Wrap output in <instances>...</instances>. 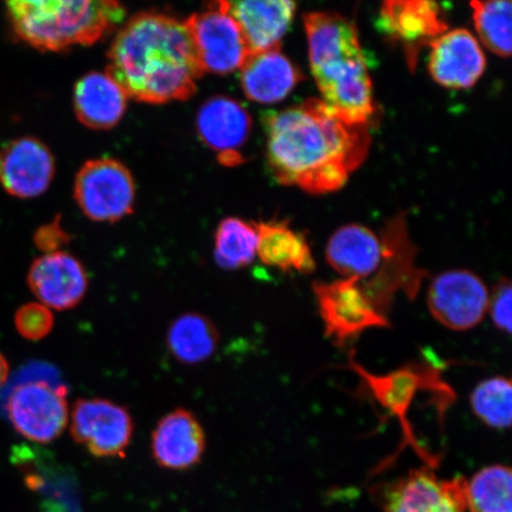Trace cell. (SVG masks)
Masks as SVG:
<instances>
[{"label": "cell", "instance_id": "obj_24", "mask_svg": "<svg viewBox=\"0 0 512 512\" xmlns=\"http://www.w3.org/2000/svg\"><path fill=\"white\" fill-rule=\"evenodd\" d=\"M467 512H512V473L509 466L483 467L465 483Z\"/></svg>", "mask_w": 512, "mask_h": 512}, {"label": "cell", "instance_id": "obj_13", "mask_svg": "<svg viewBox=\"0 0 512 512\" xmlns=\"http://www.w3.org/2000/svg\"><path fill=\"white\" fill-rule=\"evenodd\" d=\"M380 27L390 40L405 51L408 66L414 69L422 48L447 31L439 5L427 0H389L383 3Z\"/></svg>", "mask_w": 512, "mask_h": 512}, {"label": "cell", "instance_id": "obj_11", "mask_svg": "<svg viewBox=\"0 0 512 512\" xmlns=\"http://www.w3.org/2000/svg\"><path fill=\"white\" fill-rule=\"evenodd\" d=\"M465 483L440 479L428 467L412 470L382 490V512H467Z\"/></svg>", "mask_w": 512, "mask_h": 512}, {"label": "cell", "instance_id": "obj_25", "mask_svg": "<svg viewBox=\"0 0 512 512\" xmlns=\"http://www.w3.org/2000/svg\"><path fill=\"white\" fill-rule=\"evenodd\" d=\"M214 256L224 270H241L252 264L258 249V233L254 224L227 217L216 229Z\"/></svg>", "mask_w": 512, "mask_h": 512}, {"label": "cell", "instance_id": "obj_16", "mask_svg": "<svg viewBox=\"0 0 512 512\" xmlns=\"http://www.w3.org/2000/svg\"><path fill=\"white\" fill-rule=\"evenodd\" d=\"M206 446V432L188 409L178 408L166 414L152 432V456L164 469H191L201 463Z\"/></svg>", "mask_w": 512, "mask_h": 512}, {"label": "cell", "instance_id": "obj_28", "mask_svg": "<svg viewBox=\"0 0 512 512\" xmlns=\"http://www.w3.org/2000/svg\"><path fill=\"white\" fill-rule=\"evenodd\" d=\"M54 316L47 306L29 303L19 307L15 326L19 335L31 342L42 341L54 328Z\"/></svg>", "mask_w": 512, "mask_h": 512}, {"label": "cell", "instance_id": "obj_21", "mask_svg": "<svg viewBox=\"0 0 512 512\" xmlns=\"http://www.w3.org/2000/svg\"><path fill=\"white\" fill-rule=\"evenodd\" d=\"M128 96L107 73L83 75L74 87V110L92 130H111L124 118Z\"/></svg>", "mask_w": 512, "mask_h": 512}, {"label": "cell", "instance_id": "obj_18", "mask_svg": "<svg viewBox=\"0 0 512 512\" xmlns=\"http://www.w3.org/2000/svg\"><path fill=\"white\" fill-rule=\"evenodd\" d=\"M384 252L382 236L362 224H348L331 236L326 260L342 279L362 281L379 271Z\"/></svg>", "mask_w": 512, "mask_h": 512}, {"label": "cell", "instance_id": "obj_27", "mask_svg": "<svg viewBox=\"0 0 512 512\" xmlns=\"http://www.w3.org/2000/svg\"><path fill=\"white\" fill-rule=\"evenodd\" d=\"M473 21L484 46L501 57L511 55V12L509 0L472 2Z\"/></svg>", "mask_w": 512, "mask_h": 512}, {"label": "cell", "instance_id": "obj_17", "mask_svg": "<svg viewBox=\"0 0 512 512\" xmlns=\"http://www.w3.org/2000/svg\"><path fill=\"white\" fill-rule=\"evenodd\" d=\"M222 5L239 24L249 54L280 48L296 14V3L290 0H242Z\"/></svg>", "mask_w": 512, "mask_h": 512}, {"label": "cell", "instance_id": "obj_22", "mask_svg": "<svg viewBox=\"0 0 512 512\" xmlns=\"http://www.w3.org/2000/svg\"><path fill=\"white\" fill-rule=\"evenodd\" d=\"M254 226L258 233L256 256L266 266L283 272H315L316 261L303 234L296 232L286 222H260L254 223Z\"/></svg>", "mask_w": 512, "mask_h": 512}, {"label": "cell", "instance_id": "obj_1", "mask_svg": "<svg viewBox=\"0 0 512 512\" xmlns=\"http://www.w3.org/2000/svg\"><path fill=\"white\" fill-rule=\"evenodd\" d=\"M266 128L274 177L315 195L344 187L370 149L369 125L347 123L319 99L270 115Z\"/></svg>", "mask_w": 512, "mask_h": 512}, {"label": "cell", "instance_id": "obj_9", "mask_svg": "<svg viewBox=\"0 0 512 512\" xmlns=\"http://www.w3.org/2000/svg\"><path fill=\"white\" fill-rule=\"evenodd\" d=\"M184 23L203 73L227 75L241 69L248 59L249 50L239 24L222 2L210 4Z\"/></svg>", "mask_w": 512, "mask_h": 512}, {"label": "cell", "instance_id": "obj_2", "mask_svg": "<svg viewBox=\"0 0 512 512\" xmlns=\"http://www.w3.org/2000/svg\"><path fill=\"white\" fill-rule=\"evenodd\" d=\"M106 73L128 98L151 105L190 99L204 74L187 25L156 11L140 12L118 31Z\"/></svg>", "mask_w": 512, "mask_h": 512}, {"label": "cell", "instance_id": "obj_30", "mask_svg": "<svg viewBox=\"0 0 512 512\" xmlns=\"http://www.w3.org/2000/svg\"><path fill=\"white\" fill-rule=\"evenodd\" d=\"M70 240L72 236L62 227L60 217L38 228L34 235L35 246L43 254L61 252Z\"/></svg>", "mask_w": 512, "mask_h": 512}, {"label": "cell", "instance_id": "obj_19", "mask_svg": "<svg viewBox=\"0 0 512 512\" xmlns=\"http://www.w3.org/2000/svg\"><path fill=\"white\" fill-rule=\"evenodd\" d=\"M303 74L280 48L249 54L241 68V86L247 98L261 105L283 101Z\"/></svg>", "mask_w": 512, "mask_h": 512}, {"label": "cell", "instance_id": "obj_7", "mask_svg": "<svg viewBox=\"0 0 512 512\" xmlns=\"http://www.w3.org/2000/svg\"><path fill=\"white\" fill-rule=\"evenodd\" d=\"M76 444L96 458H123L131 445L134 424L130 411L106 399H80L69 415Z\"/></svg>", "mask_w": 512, "mask_h": 512}, {"label": "cell", "instance_id": "obj_20", "mask_svg": "<svg viewBox=\"0 0 512 512\" xmlns=\"http://www.w3.org/2000/svg\"><path fill=\"white\" fill-rule=\"evenodd\" d=\"M196 128L202 142L217 155L240 153L251 134L252 119L238 100L216 95L198 110Z\"/></svg>", "mask_w": 512, "mask_h": 512}, {"label": "cell", "instance_id": "obj_10", "mask_svg": "<svg viewBox=\"0 0 512 512\" xmlns=\"http://www.w3.org/2000/svg\"><path fill=\"white\" fill-rule=\"evenodd\" d=\"M489 302L488 286L467 270L441 273L428 288V310L438 323L452 331L476 328L488 315Z\"/></svg>", "mask_w": 512, "mask_h": 512}, {"label": "cell", "instance_id": "obj_6", "mask_svg": "<svg viewBox=\"0 0 512 512\" xmlns=\"http://www.w3.org/2000/svg\"><path fill=\"white\" fill-rule=\"evenodd\" d=\"M74 197L88 219L117 222L132 214L136 183L119 160L96 158L83 164L76 175Z\"/></svg>", "mask_w": 512, "mask_h": 512}, {"label": "cell", "instance_id": "obj_3", "mask_svg": "<svg viewBox=\"0 0 512 512\" xmlns=\"http://www.w3.org/2000/svg\"><path fill=\"white\" fill-rule=\"evenodd\" d=\"M312 74L324 102L351 125L375 114L373 83L354 22L335 12L304 16Z\"/></svg>", "mask_w": 512, "mask_h": 512}, {"label": "cell", "instance_id": "obj_26", "mask_svg": "<svg viewBox=\"0 0 512 512\" xmlns=\"http://www.w3.org/2000/svg\"><path fill=\"white\" fill-rule=\"evenodd\" d=\"M473 413L494 430H508L511 426L512 387L507 377H490L477 384L470 396Z\"/></svg>", "mask_w": 512, "mask_h": 512}, {"label": "cell", "instance_id": "obj_15", "mask_svg": "<svg viewBox=\"0 0 512 512\" xmlns=\"http://www.w3.org/2000/svg\"><path fill=\"white\" fill-rule=\"evenodd\" d=\"M486 67L477 38L465 29L446 31L431 43L428 70L438 85L451 89L475 86Z\"/></svg>", "mask_w": 512, "mask_h": 512}, {"label": "cell", "instance_id": "obj_29", "mask_svg": "<svg viewBox=\"0 0 512 512\" xmlns=\"http://www.w3.org/2000/svg\"><path fill=\"white\" fill-rule=\"evenodd\" d=\"M511 299V283L508 279H501L494 293L490 294L488 313L496 328L508 335L511 334Z\"/></svg>", "mask_w": 512, "mask_h": 512}, {"label": "cell", "instance_id": "obj_14", "mask_svg": "<svg viewBox=\"0 0 512 512\" xmlns=\"http://www.w3.org/2000/svg\"><path fill=\"white\" fill-rule=\"evenodd\" d=\"M28 285L49 310L67 311L78 306L88 290V274L78 258L68 252L43 254L32 262Z\"/></svg>", "mask_w": 512, "mask_h": 512}, {"label": "cell", "instance_id": "obj_4", "mask_svg": "<svg viewBox=\"0 0 512 512\" xmlns=\"http://www.w3.org/2000/svg\"><path fill=\"white\" fill-rule=\"evenodd\" d=\"M6 11L16 35L44 51L92 46L126 16L124 5L112 0H14Z\"/></svg>", "mask_w": 512, "mask_h": 512}, {"label": "cell", "instance_id": "obj_8", "mask_svg": "<svg viewBox=\"0 0 512 512\" xmlns=\"http://www.w3.org/2000/svg\"><path fill=\"white\" fill-rule=\"evenodd\" d=\"M313 292L322 317L325 335L343 345L354 341L362 332L388 328V318L377 312L356 279H338L313 284Z\"/></svg>", "mask_w": 512, "mask_h": 512}, {"label": "cell", "instance_id": "obj_12", "mask_svg": "<svg viewBox=\"0 0 512 512\" xmlns=\"http://www.w3.org/2000/svg\"><path fill=\"white\" fill-rule=\"evenodd\" d=\"M55 171L53 153L40 139L16 138L0 149V185L12 197L41 196L53 182Z\"/></svg>", "mask_w": 512, "mask_h": 512}, {"label": "cell", "instance_id": "obj_31", "mask_svg": "<svg viewBox=\"0 0 512 512\" xmlns=\"http://www.w3.org/2000/svg\"><path fill=\"white\" fill-rule=\"evenodd\" d=\"M10 366L6 357L0 352V388L5 386L9 380Z\"/></svg>", "mask_w": 512, "mask_h": 512}, {"label": "cell", "instance_id": "obj_5", "mask_svg": "<svg viewBox=\"0 0 512 512\" xmlns=\"http://www.w3.org/2000/svg\"><path fill=\"white\" fill-rule=\"evenodd\" d=\"M69 387L60 370L42 361L25 364L0 388V416L37 444L60 438L69 424Z\"/></svg>", "mask_w": 512, "mask_h": 512}, {"label": "cell", "instance_id": "obj_23", "mask_svg": "<svg viewBox=\"0 0 512 512\" xmlns=\"http://www.w3.org/2000/svg\"><path fill=\"white\" fill-rule=\"evenodd\" d=\"M219 331L202 313L189 312L171 323L166 334L170 354L184 364H200L209 360L219 347Z\"/></svg>", "mask_w": 512, "mask_h": 512}]
</instances>
